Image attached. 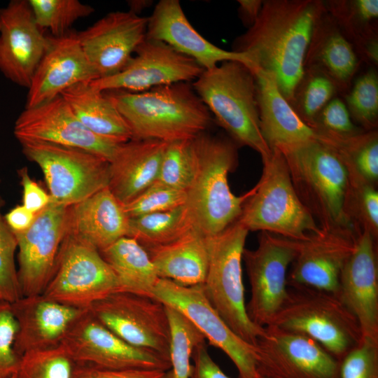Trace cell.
I'll return each instance as SVG.
<instances>
[{
	"instance_id": "e0dca14e",
	"label": "cell",
	"mask_w": 378,
	"mask_h": 378,
	"mask_svg": "<svg viewBox=\"0 0 378 378\" xmlns=\"http://www.w3.org/2000/svg\"><path fill=\"white\" fill-rule=\"evenodd\" d=\"M13 134L20 144L46 143L80 148L108 162L122 144L88 130L61 95L37 106L25 108L15 122Z\"/></svg>"
},
{
	"instance_id": "8fae6325",
	"label": "cell",
	"mask_w": 378,
	"mask_h": 378,
	"mask_svg": "<svg viewBox=\"0 0 378 378\" xmlns=\"http://www.w3.org/2000/svg\"><path fill=\"white\" fill-rule=\"evenodd\" d=\"M299 241L262 232L258 247L244 248L251 296L246 304L249 319L265 327L271 323L288 295L287 270L295 260Z\"/></svg>"
},
{
	"instance_id": "7402d4cb",
	"label": "cell",
	"mask_w": 378,
	"mask_h": 378,
	"mask_svg": "<svg viewBox=\"0 0 378 378\" xmlns=\"http://www.w3.org/2000/svg\"><path fill=\"white\" fill-rule=\"evenodd\" d=\"M48 48L28 88L25 108H32L61 95L71 86L98 76L87 59L77 33L48 36Z\"/></svg>"
},
{
	"instance_id": "30bf717a",
	"label": "cell",
	"mask_w": 378,
	"mask_h": 378,
	"mask_svg": "<svg viewBox=\"0 0 378 378\" xmlns=\"http://www.w3.org/2000/svg\"><path fill=\"white\" fill-rule=\"evenodd\" d=\"M120 291L114 272L94 247L65 234L53 274L43 295L86 310L95 302Z\"/></svg>"
},
{
	"instance_id": "bcb514c9",
	"label": "cell",
	"mask_w": 378,
	"mask_h": 378,
	"mask_svg": "<svg viewBox=\"0 0 378 378\" xmlns=\"http://www.w3.org/2000/svg\"><path fill=\"white\" fill-rule=\"evenodd\" d=\"M18 324L13 313L11 303L0 301V378L15 374L21 356L14 348Z\"/></svg>"
},
{
	"instance_id": "8d00e7d4",
	"label": "cell",
	"mask_w": 378,
	"mask_h": 378,
	"mask_svg": "<svg viewBox=\"0 0 378 378\" xmlns=\"http://www.w3.org/2000/svg\"><path fill=\"white\" fill-rule=\"evenodd\" d=\"M330 145L362 178L373 184L378 178V134L374 130L346 138L330 137Z\"/></svg>"
},
{
	"instance_id": "836d02e7",
	"label": "cell",
	"mask_w": 378,
	"mask_h": 378,
	"mask_svg": "<svg viewBox=\"0 0 378 378\" xmlns=\"http://www.w3.org/2000/svg\"><path fill=\"white\" fill-rule=\"evenodd\" d=\"M326 11L340 29L345 31L362 50L370 38L377 36L372 24L378 17L377 0H337L323 1Z\"/></svg>"
},
{
	"instance_id": "f5cc1de1",
	"label": "cell",
	"mask_w": 378,
	"mask_h": 378,
	"mask_svg": "<svg viewBox=\"0 0 378 378\" xmlns=\"http://www.w3.org/2000/svg\"><path fill=\"white\" fill-rule=\"evenodd\" d=\"M238 12L239 18L247 29L250 27L258 18L263 1L262 0H239Z\"/></svg>"
},
{
	"instance_id": "277c9868",
	"label": "cell",
	"mask_w": 378,
	"mask_h": 378,
	"mask_svg": "<svg viewBox=\"0 0 378 378\" xmlns=\"http://www.w3.org/2000/svg\"><path fill=\"white\" fill-rule=\"evenodd\" d=\"M192 86L211 116L238 145L258 153L262 160L272 150L260 131L253 71L237 61H225L204 70Z\"/></svg>"
},
{
	"instance_id": "9f6ffc18",
	"label": "cell",
	"mask_w": 378,
	"mask_h": 378,
	"mask_svg": "<svg viewBox=\"0 0 378 378\" xmlns=\"http://www.w3.org/2000/svg\"><path fill=\"white\" fill-rule=\"evenodd\" d=\"M9 378H15V374H13L12 377H9Z\"/></svg>"
},
{
	"instance_id": "484cf974",
	"label": "cell",
	"mask_w": 378,
	"mask_h": 378,
	"mask_svg": "<svg viewBox=\"0 0 378 378\" xmlns=\"http://www.w3.org/2000/svg\"><path fill=\"white\" fill-rule=\"evenodd\" d=\"M11 307L18 324L14 348L20 356L60 345L70 325L84 311L42 294L22 297Z\"/></svg>"
},
{
	"instance_id": "3957f363",
	"label": "cell",
	"mask_w": 378,
	"mask_h": 378,
	"mask_svg": "<svg viewBox=\"0 0 378 378\" xmlns=\"http://www.w3.org/2000/svg\"><path fill=\"white\" fill-rule=\"evenodd\" d=\"M197 161L194 179L186 192V206L196 229L205 237L219 234L241 216L254 188L237 196L227 176L236 166V144L202 133L192 140Z\"/></svg>"
},
{
	"instance_id": "4dcf8cb0",
	"label": "cell",
	"mask_w": 378,
	"mask_h": 378,
	"mask_svg": "<svg viewBox=\"0 0 378 378\" xmlns=\"http://www.w3.org/2000/svg\"><path fill=\"white\" fill-rule=\"evenodd\" d=\"M61 96L80 122L93 134L118 144L132 139L127 125L111 100L89 83L74 85Z\"/></svg>"
},
{
	"instance_id": "e575fe53",
	"label": "cell",
	"mask_w": 378,
	"mask_h": 378,
	"mask_svg": "<svg viewBox=\"0 0 378 378\" xmlns=\"http://www.w3.org/2000/svg\"><path fill=\"white\" fill-rule=\"evenodd\" d=\"M170 328L169 358L174 378H189L195 348L205 342L200 330L181 312L165 305Z\"/></svg>"
},
{
	"instance_id": "74e56055",
	"label": "cell",
	"mask_w": 378,
	"mask_h": 378,
	"mask_svg": "<svg viewBox=\"0 0 378 378\" xmlns=\"http://www.w3.org/2000/svg\"><path fill=\"white\" fill-rule=\"evenodd\" d=\"M193 139L167 143L155 182L186 191L197 172Z\"/></svg>"
},
{
	"instance_id": "52a82bcc",
	"label": "cell",
	"mask_w": 378,
	"mask_h": 378,
	"mask_svg": "<svg viewBox=\"0 0 378 378\" xmlns=\"http://www.w3.org/2000/svg\"><path fill=\"white\" fill-rule=\"evenodd\" d=\"M248 232L237 220L206 237L209 262L202 285L207 300L227 326L255 346L265 329L253 323L246 311L241 262Z\"/></svg>"
},
{
	"instance_id": "4316f807",
	"label": "cell",
	"mask_w": 378,
	"mask_h": 378,
	"mask_svg": "<svg viewBox=\"0 0 378 378\" xmlns=\"http://www.w3.org/2000/svg\"><path fill=\"white\" fill-rule=\"evenodd\" d=\"M130 218L108 188L69 206L66 234L102 251L127 236Z\"/></svg>"
},
{
	"instance_id": "ab89813d",
	"label": "cell",
	"mask_w": 378,
	"mask_h": 378,
	"mask_svg": "<svg viewBox=\"0 0 378 378\" xmlns=\"http://www.w3.org/2000/svg\"><path fill=\"white\" fill-rule=\"evenodd\" d=\"M74 365L60 344L23 354L15 378H71Z\"/></svg>"
},
{
	"instance_id": "7bdbcfd3",
	"label": "cell",
	"mask_w": 378,
	"mask_h": 378,
	"mask_svg": "<svg viewBox=\"0 0 378 378\" xmlns=\"http://www.w3.org/2000/svg\"><path fill=\"white\" fill-rule=\"evenodd\" d=\"M186 192L155 182L132 201L123 205L130 218L169 211L186 204Z\"/></svg>"
},
{
	"instance_id": "5b68a950",
	"label": "cell",
	"mask_w": 378,
	"mask_h": 378,
	"mask_svg": "<svg viewBox=\"0 0 378 378\" xmlns=\"http://www.w3.org/2000/svg\"><path fill=\"white\" fill-rule=\"evenodd\" d=\"M297 193L306 206L320 216L322 228L354 231L347 212L349 169L339 153L322 141H312L284 151Z\"/></svg>"
},
{
	"instance_id": "c3c4849f",
	"label": "cell",
	"mask_w": 378,
	"mask_h": 378,
	"mask_svg": "<svg viewBox=\"0 0 378 378\" xmlns=\"http://www.w3.org/2000/svg\"><path fill=\"white\" fill-rule=\"evenodd\" d=\"M167 372L150 370H114L89 363L74 362L71 378H165Z\"/></svg>"
},
{
	"instance_id": "d590c367",
	"label": "cell",
	"mask_w": 378,
	"mask_h": 378,
	"mask_svg": "<svg viewBox=\"0 0 378 378\" xmlns=\"http://www.w3.org/2000/svg\"><path fill=\"white\" fill-rule=\"evenodd\" d=\"M338 90L335 82L322 71L304 69L290 105L302 120L313 127L319 112L335 97Z\"/></svg>"
},
{
	"instance_id": "83f0119b",
	"label": "cell",
	"mask_w": 378,
	"mask_h": 378,
	"mask_svg": "<svg viewBox=\"0 0 378 378\" xmlns=\"http://www.w3.org/2000/svg\"><path fill=\"white\" fill-rule=\"evenodd\" d=\"M167 143L153 139H130L120 144L109 162L108 189L125 204L158 178Z\"/></svg>"
},
{
	"instance_id": "db71d44e",
	"label": "cell",
	"mask_w": 378,
	"mask_h": 378,
	"mask_svg": "<svg viewBox=\"0 0 378 378\" xmlns=\"http://www.w3.org/2000/svg\"><path fill=\"white\" fill-rule=\"evenodd\" d=\"M128 4L130 8V10L136 15H139V13H141L142 10L149 7L151 5L152 1L146 0H137L131 1Z\"/></svg>"
},
{
	"instance_id": "9a60e30c",
	"label": "cell",
	"mask_w": 378,
	"mask_h": 378,
	"mask_svg": "<svg viewBox=\"0 0 378 378\" xmlns=\"http://www.w3.org/2000/svg\"><path fill=\"white\" fill-rule=\"evenodd\" d=\"M255 346L257 370L264 378H340V360L312 338L265 327Z\"/></svg>"
},
{
	"instance_id": "f6af8a7d",
	"label": "cell",
	"mask_w": 378,
	"mask_h": 378,
	"mask_svg": "<svg viewBox=\"0 0 378 378\" xmlns=\"http://www.w3.org/2000/svg\"><path fill=\"white\" fill-rule=\"evenodd\" d=\"M340 378H378V342L362 338L340 360Z\"/></svg>"
},
{
	"instance_id": "44dd1931",
	"label": "cell",
	"mask_w": 378,
	"mask_h": 378,
	"mask_svg": "<svg viewBox=\"0 0 378 378\" xmlns=\"http://www.w3.org/2000/svg\"><path fill=\"white\" fill-rule=\"evenodd\" d=\"M375 238L366 229L340 276L337 297L357 319L362 338L378 342V267Z\"/></svg>"
},
{
	"instance_id": "5bb4252c",
	"label": "cell",
	"mask_w": 378,
	"mask_h": 378,
	"mask_svg": "<svg viewBox=\"0 0 378 378\" xmlns=\"http://www.w3.org/2000/svg\"><path fill=\"white\" fill-rule=\"evenodd\" d=\"M76 363L114 370L168 371L170 360L148 350L135 347L99 322L88 309L70 325L62 342Z\"/></svg>"
},
{
	"instance_id": "7dc6e473",
	"label": "cell",
	"mask_w": 378,
	"mask_h": 378,
	"mask_svg": "<svg viewBox=\"0 0 378 378\" xmlns=\"http://www.w3.org/2000/svg\"><path fill=\"white\" fill-rule=\"evenodd\" d=\"M350 187L356 195L358 213L368 230L375 238L378 232V192L372 183L362 178L355 171L349 167Z\"/></svg>"
},
{
	"instance_id": "d6986e66",
	"label": "cell",
	"mask_w": 378,
	"mask_h": 378,
	"mask_svg": "<svg viewBox=\"0 0 378 378\" xmlns=\"http://www.w3.org/2000/svg\"><path fill=\"white\" fill-rule=\"evenodd\" d=\"M27 0H12L0 8V71L29 88L49 43Z\"/></svg>"
},
{
	"instance_id": "11a10c76",
	"label": "cell",
	"mask_w": 378,
	"mask_h": 378,
	"mask_svg": "<svg viewBox=\"0 0 378 378\" xmlns=\"http://www.w3.org/2000/svg\"><path fill=\"white\" fill-rule=\"evenodd\" d=\"M165 378H174L171 369L167 372Z\"/></svg>"
},
{
	"instance_id": "d6a6232c",
	"label": "cell",
	"mask_w": 378,
	"mask_h": 378,
	"mask_svg": "<svg viewBox=\"0 0 378 378\" xmlns=\"http://www.w3.org/2000/svg\"><path fill=\"white\" fill-rule=\"evenodd\" d=\"M194 230L197 229L184 204L166 211L130 218L127 237L146 248L169 244Z\"/></svg>"
},
{
	"instance_id": "f1b7e54d",
	"label": "cell",
	"mask_w": 378,
	"mask_h": 378,
	"mask_svg": "<svg viewBox=\"0 0 378 378\" xmlns=\"http://www.w3.org/2000/svg\"><path fill=\"white\" fill-rule=\"evenodd\" d=\"M358 67V59L343 31L326 12L317 22L304 61V69L319 70L339 90H346Z\"/></svg>"
},
{
	"instance_id": "1f68e13d",
	"label": "cell",
	"mask_w": 378,
	"mask_h": 378,
	"mask_svg": "<svg viewBox=\"0 0 378 378\" xmlns=\"http://www.w3.org/2000/svg\"><path fill=\"white\" fill-rule=\"evenodd\" d=\"M99 252L117 276L120 291L153 297L160 278L148 253L136 240L124 237Z\"/></svg>"
},
{
	"instance_id": "7c38bea8",
	"label": "cell",
	"mask_w": 378,
	"mask_h": 378,
	"mask_svg": "<svg viewBox=\"0 0 378 378\" xmlns=\"http://www.w3.org/2000/svg\"><path fill=\"white\" fill-rule=\"evenodd\" d=\"M88 310L127 343L170 360V328L165 304L154 297L118 291Z\"/></svg>"
},
{
	"instance_id": "ac0fdd59",
	"label": "cell",
	"mask_w": 378,
	"mask_h": 378,
	"mask_svg": "<svg viewBox=\"0 0 378 378\" xmlns=\"http://www.w3.org/2000/svg\"><path fill=\"white\" fill-rule=\"evenodd\" d=\"M69 206L50 202L31 226L13 232L18 248V276L22 297L43 294L53 274L66 231Z\"/></svg>"
},
{
	"instance_id": "7a4b0ae2",
	"label": "cell",
	"mask_w": 378,
	"mask_h": 378,
	"mask_svg": "<svg viewBox=\"0 0 378 378\" xmlns=\"http://www.w3.org/2000/svg\"><path fill=\"white\" fill-rule=\"evenodd\" d=\"M115 105L133 139L167 143L191 140L208 128L211 115L191 83L131 92H104Z\"/></svg>"
},
{
	"instance_id": "b9f144b4",
	"label": "cell",
	"mask_w": 378,
	"mask_h": 378,
	"mask_svg": "<svg viewBox=\"0 0 378 378\" xmlns=\"http://www.w3.org/2000/svg\"><path fill=\"white\" fill-rule=\"evenodd\" d=\"M4 204L0 195V300L13 303L22 297L15 263L18 241L1 214Z\"/></svg>"
},
{
	"instance_id": "603a6c76",
	"label": "cell",
	"mask_w": 378,
	"mask_h": 378,
	"mask_svg": "<svg viewBox=\"0 0 378 378\" xmlns=\"http://www.w3.org/2000/svg\"><path fill=\"white\" fill-rule=\"evenodd\" d=\"M356 237L354 231L326 230L299 241L298 254L287 276L288 286H304L336 295L342 270L351 255Z\"/></svg>"
},
{
	"instance_id": "8992f818",
	"label": "cell",
	"mask_w": 378,
	"mask_h": 378,
	"mask_svg": "<svg viewBox=\"0 0 378 378\" xmlns=\"http://www.w3.org/2000/svg\"><path fill=\"white\" fill-rule=\"evenodd\" d=\"M262 173L244 204L239 222L249 231H262L302 241L321 234L310 210L298 196L286 160L277 149L262 160Z\"/></svg>"
},
{
	"instance_id": "4fadbf2b",
	"label": "cell",
	"mask_w": 378,
	"mask_h": 378,
	"mask_svg": "<svg viewBox=\"0 0 378 378\" xmlns=\"http://www.w3.org/2000/svg\"><path fill=\"white\" fill-rule=\"evenodd\" d=\"M153 296L184 314L205 339L223 351L235 365L239 378H259L255 346L237 336L207 300L202 285L184 286L159 279Z\"/></svg>"
},
{
	"instance_id": "6da1fadb",
	"label": "cell",
	"mask_w": 378,
	"mask_h": 378,
	"mask_svg": "<svg viewBox=\"0 0 378 378\" xmlns=\"http://www.w3.org/2000/svg\"><path fill=\"white\" fill-rule=\"evenodd\" d=\"M325 11L318 0L263 1L258 18L234 39L232 50L246 55L253 70L272 74L291 104L315 27Z\"/></svg>"
},
{
	"instance_id": "681fc988",
	"label": "cell",
	"mask_w": 378,
	"mask_h": 378,
	"mask_svg": "<svg viewBox=\"0 0 378 378\" xmlns=\"http://www.w3.org/2000/svg\"><path fill=\"white\" fill-rule=\"evenodd\" d=\"M18 173L22 187V205L34 214L38 213L50 202L49 194L30 177L27 167Z\"/></svg>"
},
{
	"instance_id": "f35d334b",
	"label": "cell",
	"mask_w": 378,
	"mask_h": 378,
	"mask_svg": "<svg viewBox=\"0 0 378 378\" xmlns=\"http://www.w3.org/2000/svg\"><path fill=\"white\" fill-rule=\"evenodd\" d=\"M36 24L48 29L52 36L58 37L70 31L80 18L89 16L94 9L78 0H29Z\"/></svg>"
},
{
	"instance_id": "60d3db41",
	"label": "cell",
	"mask_w": 378,
	"mask_h": 378,
	"mask_svg": "<svg viewBox=\"0 0 378 378\" xmlns=\"http://www.w3.org/2000/svg\"><path fill=\"white\" fill-rule=\"evenodd\" d=\"M346 106L351 119L368 131L374 130L378 120V76L370 69L354 83L346 95Z\"/></svg>"
},
{
	"instance_id": "6f0895ef",
	"label": "cell",
	"mask_w": 378,
	"mask_h": 378,
	"mask_svg": "<svg viewBox=\"0 0 378 378\" xmlns=\"http://www.w3.org/2000/svg\"><path fill=\"white\" fill-rule=\"evenodd\" d=\"M259 378H264V377H260Z\"/></svg>"
},
{
	"instance_id": "cb8c5ba5",
	"label": "cell",
	"mask_w": 378,
	"mask_h": 378,
	"mask_svg": "<svg viewBox=\"0 0 378 378\" xmlns=\"http://www.w3.org/2000/svg\"><path fill=\"white\" fill-rule=\"evenodd\" d=\"M146 38L166 43L204 70L225 61L240 62L253 69L246 55L224 50L202 36L187 18L178 0H160L156 4L148 18Z\"/></svg>"
},
{
	"instance_id": "ba28073f",
	"label": "cell",
	"mask_w": 378,
	"mask_h": 378,
	"mask_svg": "<svg viewBox=\"0 0 378 378\" xmlns=\"http://www.w3.org/2000/svg\"><path fill=\"white\" fill-rule=\"evenodd\" d=\"M269 325L312 338L340 360L362 339L357 319L336 295L304 286H288Z\"/></svg>"
},
{
	"instance_id": "f546056e",
	"label": "cell",
	"mask_w": 378,
	"mask_h": 378,
	"mask_svg": "<svg viewBox=\"0 0 378 378\" xmlns=\"http://www.w3.org/2000/svg\"><path fill=\"white\" fill-rule=\"evenodd\" d=\"M160 279L184 286L203 284L208 268L206 237L194 230L167 244L145 248Z\"/></svg>"
},
{
	"instance_id": "ffe728a7",
	"label": "cell",
	"mask_w": 378,
	"mask_h": 378,
	"mask_svg": "<svg viewBox=\"0 0 378 378\" xmlns=\"http://www.w3.org/2000/svg\"><path fill=\"white\" fill-rule=\"evenodd\" d=\"M147 23L148 18L130 10L115 11L77 33L98 78L111 76L123 69L146 38Z\"/></svg>"
},
{
	"instance_id": "f907efd6",
	"label": "cell",
	"mask_w": 378,
	"mask_h": 378,
	"mask_svg": "<svg viewBox=\"0 0 378 378\" xmlns=\"http://www.w3.org/2000/svg\"><path fill=\"white\" fill-rule=\"evenodd\" d=\"M189 378H230L211 358L205 342L198 344L192 355Z\"/></svg>"
},
{
	"instance_id": "816d5d0a",
	"label": "cell",
	"mask_w": 378,
	"mask_h": 378,
	"mask_svg": "<svg viewBox=\"0 0 378 378\" xmlns=\"http://www.w3.org/2000/svg\"><path fill=\"white\" fill-rule=\"evenodd\" d=\"M36 214L27 209L22 204L17 205L5 216V220L13 232H20L28 229L33 223Z\"/></svg>"
},
{
	"instance_id": "9c48e42d",
	"label": "cell",
	"mask_w": 378,
	"mask_h": 378,
	"mask_svg": "<svg viewBox=\"0 0 378 378\" xmlns=\"http://www.w3.org/2000/svg\"><path fill=\"white\" fill-rule=\"evenodd\" d=\"M21 146L25 157L41 168L53 203L71 206L108 186L109 162L99 155L46 143Z\"/></svg>"
},
{
	"instance_id": "680465c9",
	"label": "cell",
	"mask_w": 378,
	"mask_h": 378,
	"mask_svg": "<svg viewBox=\"0 0 378 378\" xmlns=\"http://www.w3.org/2000/svg\"><path fill=\"white\" fill-rule=\"evenodd\" d=\"M0 301H1V300H0Z\"/></svg>"
},
{
	"instance_id": "2e32d148",
	"label": "cell",
	"mask_w": 378,
	"mask_h": 378,
	"mask_svg": "<svg viewBox=\"0 0 378 378\" xmlns=\"http://www.w3.org/2000/svg\"><path fill=\"white\" fill-rule=\"evenodd\" d=\"M204 71L166 43L146 38L117 74L89 82L101 92H140L178 83H192Z\"/></svg>"
},
{
	"instance_id": "d4e9b609",
	"label": "cell",
	"mask_w": 378,
	"mask_h": 378,
	"mask_svg": "<svg viewBox=\"0 0 378 378\" xmlns=\"http://www.w3.org/2000/svg\"><path fill=\"white\" fill-rule=\"evenodd\" d=\"M262 136L269 146L282 152L323 136L298 115L280 92L272 74L253 70Z\"/></svg>"
},
{
	"instance_id": "ee69618b",
	"label": "cell",
	"mask_w": 378,
	"mask_h": 378,
	"mask_svg": "<svg viewBox=\"0 0 378 378\" xmlns=\"http://www.w3.org/2000/svg\"><path fill=\"white\" fill-rule=\"evenodd\" d=\"M313 127L333 138H346L364 132L354 123L345 102L338 97L331 99L319 112Z\"/></svg>"
}]
</instances>
